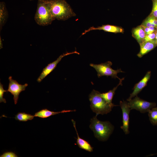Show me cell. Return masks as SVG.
Here are the masks:
<instances>
[{
    "label": "cell",
    "instance_id": "8992f818",
    "mask_svg": "<svg viewBox=\"0 0 157 157\" xmlns=\"http://www.w3.org/2000/svg\"><path fill=\"white\" fill-rule=\"evenodd\" d=\"M129 101L131 110L135 109L142 113L148 112L156 106V104L155 102L146 101L140 99L137 95Z\"/></svg>",
    "mask_w": 157,
    "mask_h": 157
},
{
    "label": "cell",
    "instance_id": "7a4b0ae2",
    "mask_svg": "<svg viewBox=\"0 0 157 157\" xmlns=\"http://www.w3.org/2000/svg\"><path fill=\"white\" fill-rule=\"evenodd\" d=\"M96 115L91 119L90 129L93 131L95 137L102 141L107 140L112 133L114 126L108 121L98 120Z\"/></svg>",
    "mask_w": 157,
    "mask_h": 157
},
{
    "label": "cell",
    "instance_id": "7402d4cb",
    "mask_svg": "<svg viewBox=\"0 0 157 157\" xmlns=\"http://www.w3.org/2000/svg\"><path fill=\"white\" fill-rule=\"evenodd\" d=\"M156 31L146 35L144 42L149 41L155 40L156 37Z\"/></svg>",
    "mask_w": 157,
    "mask_h": 157
},
{
    "label": "cell",
    "instance_id": "4fadbf2b",
    "mask_svg": "<svg viewBox=\"0 0 157 157\" xmlns=\"http://www.w3.org/2000/svg\"><path fill=\"white\" fill-rule=\"evenodd\" d=\"M132 36L135 38L139 44L144 41L146 34L142 26L140 25L133 29Z\"/></svg>",
    "mask_w": 157,
    "mask_h": 157
},
{
    "label": "cell",
    "instance_id": "5b68a950",
    "mask_svg": "<svg viewBox=\"0 0 157 157\" xmlns=\"http://www.w3.org/2000/svg\"><path fill=\"white\" fill-rule=\"evenodd\" d=\"M112 65V63L111 62L108 61L99 64L90 63V65L96 70L97 73V75L98 77L103 76H110L112 78H117L120 80L121 78L117 76V74L119 72H124L120 69L116 70L113 69L111 67Z\"/></svg>",
    "mask_w": 157,
    "mask_h": 157
},
{
    "label": "cell",
    "instance_id": "d4e9b609",
    "mask_svg": "<svg viewBox=\"0 0 157 157\" xmlns=\"http://www.w3.org/2000/svg\"><path fill=\"white\" fill-rule=\"evenodd\" d=\"M146 19L151 23L154 24L157 28V19L149 15Z\"/></svg>",
    "mask_w": 157,
    "mask_h": 157
},
{
    "label": "cell",
    "instance_id": "5bb4252c",
    "mask_svg": "<svg viewBox=\"0 0 157 157\" xmlns=\"http://www.w3.org/2000/svg\"><path fill=\"white\" fill-rule=\"evenodd\" d=\"M77 135L76 143L78 147L80 148L84 149L88 151L91 152L93 151V148L91 146L89 142L81 138L79 136L76 127V122L73 119L72 120Z\"/></svg>",
    "mask_w": 157,
    "mask_h": 157
},
{
    "label": "cell",
    "instance_id": "d6986e66",
    "mask_svg": "<svg viewBox=\"0 0 157 157\" xmlns=\"http://www.w3.org/2000/svg\"><path fill=\"white\" fill-rule=\"evenodd\" d=\"M148 116L151 124L154 126L157 125V107H154L148 112Z\"/></svg>",
    "mask_w": 157,
    "mask_h": 157
},
{
    "label": "cell",
    "instance_id": "ba28073f",
    "mask_svg": "<svg viewBox=\"0 0 157 157\" xmlns=\"http://www.w3.org/2000/svg\"><path fill=\"white\" fill-rule=\"evenodd\" d=\"M74 53L80 54L76 51L71 52H67L66 53L61 54L56 60L48 64L43 69L41 74L37 79V81L38 82H41L44 78L52 72L58 64L60 61L63 57Z\"/></svg>",
    "mask_w": 157,
    "mask_h": 157
},
{
    "label": "cell",
    "instance_id": "603a6c76",
    "mask_svg": "<svg viewBox=\"0 0 157 157\" xmlns=\"http://www.w3.org/2000/svg\"><path fill=\"white\" fill-rule=\"evenodd\" d=\"M142 27L144 28L146 35L156 31L157 30V28L154 27H147L143 26Z\"/></svg>",
    "mask_w": 157,
    "mask_h": 157
},
{
    "label": "cell",
    "instance_id": "e0dca14e",
    "mask_svg": "<svg viewBox=\"0 0 157 157\" xmlns=\"http://www.w3.org/2000/svg\"><path fill=\"white\" fill-rule=\"evenodd\" d=\"M124 79V78H122L119 80V84L115 87H114L112 90H110L107 92L101 93L100 95L109 104L111 105H114V104L112 102L113 98L115 94V90L119 85H122V82Z\"/></svg>",
    "mask_w": 157,
    "mask_h": 157
},
{
    "label": "cell",
    "instance_id": "cb8c5ba5",
    "mask_svg": "<svg viewBox=\"0 0 157 157\" xmlns=\"http://www.w3.org/2000/svg\"><path fill=\"white\" fill-rule=\"evenodd\" d=\"M140 25L143 26L145 27H153L156 28V26L154 24L151 23L146 18L143 21Z\"/></svg>",
    "mask_w": 157,
    "mask_h": 157
},
{
    "label": "cell",
    "instance_id": "277c9868",
    "mask_svg": "<svg viewBox=\"0 0 157 157\" xmlns=\"http://www.w3.org/2000/svg\"><path fill=\"white\" fill-rule=\"evenodd\" d=\"M37 7L34 17L36 23L45 26L51 24L55 19L52 15L48 0H38Z\"/></svg>",
    "mask_w": 157,
    "mask_h": 157
},
{
    "label": "cell",
    "instance_id": "9c48e42d",
    "mask_svg": "<svg viewBox=\"0 0 157 157\" xmlns=\"http://www.w3.org/2000/svg\"><path fill=\"white\" fill-rule=\"evenodd\" d=\"M120 106L121 108L122 113L123 125L121 128L124 131L125 134L129 133V114L131 110L129 102L123 100L120 101Z\"/></svg>",
    "mask_w": 157,
    "mask_h": 157
},
{
    "label": "cell",
    "instance_id": "30bf717a",
    "mask_svg": "<svg viewBox=\"0 0 157 157\" xmlns=\"http://www.w3.org/2000/svg\"><path fill=\"white\" fill-rule=\"evenodd\" d=\"M151 76V72H147L144 77L139 82L135 84L133 88V91L130 94V97L127 99L128 101L136 96L147 85Z\"/></svg>",
    "mask_w": 157,
    "mask_h": 157
},
{
    "label": "cell",
    "instance_id": "3957f363",
    "mask_svg": "<svg viewBox=\"0 0 157 157\" xmlns=\"http://www.w3.org/2000/svg\"><path fill=\"white\" fill-rule=\"evenodd\" d=\"M100 94L98 91L93 90L89 96L90 108L96 115L107 114L111 111L113 107L118 106L109 104L101 97Z\"/></svg>",
    "mask_w": 157,
    "mask_h": 157
},
{
    "label": "cell",
    "instance_id": "ac0fdd59",
    "mask_svg": "<svg viewBox=\"0 0 157 157\" xmlns=\"http://www.w3.org/2000/svg\"><path fill=\"white\" fill-rule=\"evenodd\" d=\"M34 115L25 113H19L15 115V117L16 120L21 122H26L33 119Z\"/></svg>",
    "mask_w": 157,
    "mask_h": 157
},
{
    "label": "cell",
    "instance_id": "6da1fadb",
    "mask_svg": "<svg viewBox=\"0 0 157 157\" xmlns=\"http://www.w3.org/2000/svg\"><path fill=\"white\" fill-rule=\"evenodd\" d=\"M51 12L55 19L65 21L76 16L70 5L65 0H48Z\"/></svg>",
    "mask_w": 157,
    "mask_h": 157
},
{
    "label": "cell",
    "instance_id": "2e32d148",
    "mask_svg": "<svg viewBox=\"0 0 157 157\" xmlns=\"http://www.w3.org/2000/svg\"><path fill=\"white\" fill-rule=\"evenodd\" d=\"M8 17V13L6 4L4 2H0V31L6 23Z\"/></svg>",
    "mask_w": 157,
    "mask_h": 157
},
{
    "label": "cell",
    "instance_id": "ffe728a7",
    "mask_svg": "<svg viewBox=\"0 0 157 157\" xmlns=\"http://www.w3.org/2000/svg\"><path fill=\"white\" fill-rule=\"evenodd\" d=\"M152 8L149 14L157 19V0H152Z\"/></svg>",
    "mask_w": 157,
    "mask_h": 157
},
{
    "label": "cell",
    "instance_id": "484cf974",
    "mask_svg": "<svg viewBox=\"0 0 157 157\" xmlns=\"http://www.w3.org/2000/svg\"><path fill=\"white\" fill-rule=\"evenodd\" d=\"M0 157H17L18 156L14 152L12 151L6 152L3 153L0 156Z\"/></svg>",
    "mask_w": 157,
    "mask_h": 157
},
{
    "label": "cell",
    "instance_id": "44dd1931",
    "mask_svg": "<svg viewBox=\"0 0 157 157\" xmlns=\"http://www.w3.org/2000/svg\"><path fill=\"white\" fill-rule=\"evenodd\" d=\"M7 92V90L4 89L3 85L0 83V102H3L4 103H6V101L5 99L3 98V94L5 92Z\"/></svg>",
    "mask_w": 157,
    "mask_h": 157
},
{
    "label": "cell",
    "instance_id": "9a60e30c",
    "mask_svg": "<svg viewBox=\"0 0 157 157\" xmlns=\"http://www.w3.org/2000/svg\"><path fill=\"white\" fill-rule=\"evenodd\" d=\"M76 110H64L59 112H54L49 110L47 109H44L36 113L35 114L34 116L35 117L44 118L48 117L52 115L58 114L59 113L75 111Z\"/></svg>",
    "mask_w": 157,
    "mask_h": 157
},
{
    "label": "cell",
    "instance_id": "52a82bcc",
    "mask_svg": "<svg viewBox=\"0 0 157 157\" xmlns=\"http://www.w3.org/2000/svg\"><path fill=\"white\" fill-rule=\"evenodd\" d=\"M8 79L9 83L7 92H10L13 95L15 104H16L18 101L19 94L22 91L25 90L26 88L28 85L27 83L23 85L19 84L16 81L13 79L11 76L9 77Z\"/></svg>",
    "mask_w": 157,
    "mask_h": 157
},
{
    "label": "cell",
    "instance_id": "4316f807",
    "mask_svg": "<svg viewBox=\"0 0 157 157\" xmlns=\"http://www.w3.org/2000/svg\"><path fill=\"white\" fill-rule=\"evenodd\" d=\"M0 49L2 48L3 47L2 41L1 36H0Z\"/></svg>",
    "mask_w": 157,
    "mask_h": 157
},
{
    "label": "cell",
    "instance_id": "83f0119b",
    "mask_svg": "<svg viewBox=\"0 0 157 157\" xmlns=\"http://www.w3.org/2000/svg\"><path fill=\"white\" fill-rule=\"evenodd\" d=\"M155 40L156 41V42L157 44V30L156 31V37L155 39Z\"/></svg>",
    "mask_w": 157,
    "mask_h": 157
},
{
    "label": "cell",
    "instance_id": "7c38bea8",
    "mask_svg": "<svg viewBox=\"0 0 157 157\" xmlns=\"http://www.w3.org/2000/svg\"><path fill=\"white\" fill-rule=\"evenodd\" d=\"M139 45L140 50L137 56L140 58L142 57L144 55L157 46V44L155 39L151 41L144 42Z\"/></svg>",
    "mask_w": 157,
    "mask_h": 157
},
{
    "label": "cell",
    "instance_id": "8fae6325",
    "mask_svg": "<svg viewBox=\"0 0 157 157\" xmlns=\"http://www.w3.org/2000/svg\"><path fill=\"white\" fill-rule=\"evenodd\" d=\"M103 30L104 31L114 33H123L124 29L121 27L109 24L102 25L101 26L97 27L92 26L83 32L81 35L85 34L86 33L93 30Z\"/></svg>",
    "mask_w": 157,
    "mask_h": 157
},
{
    "label": "cell",
    "instance_id": "f1b7e54d",
    "mask_svg": "<svg viewBox=\"0 0 157 157\" xmlns=\"http://www.w3.org/2000/svg\"><path fill=\"white\" fill-rule=\"evenodd\" d=\"M30 0L31 1H33V0Z\"/></svg>",
    "mask_w": 157,
    "mask_h": 157
}]
</instances>
